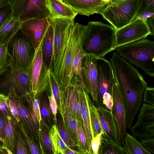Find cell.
<instances>
[{
    "label": "cell",
    "instance_id": "7dc6e473",
    "mask_svg": "<svg viewBox=\"0 0 154 154\" xmlns=\"http://www.w3.org/2000/svg\"><path fill=\"white\" fill-rule=\"evenodd\" d=\"M50 88L51 93L50 95L48 94V98L50 107L54 115L55 123L57 125V106L52 89L50 87Z\"/></svg>",
    "mask_w": 154,
    "mask_h": 154
},
{
    "label": "cell",
    "instance_id": "44dd1931",
    "mask_svg": "<svg viewBox=\"0 0 154 154\" xmlns=\"http://www.w3.org/2000/svg\"><path fill=\"white\" fill-rule=\"evenodd\" d=\"M49 16L46 0H26L19 19L21 21L30 18L41 19Z\"/></svg>",
    "mask_w": 154,
    "mask_h": 154
},
{
    "label": "cell",
    "instance_id": "ee69618b",
    "mask_svg": "<svg viewBox=\"0 0 154 154\" xmlns=\"http://www.w3.org/2000/svg\"><path fill=\"white\" fill-rule=\"evenodd\" d=\"M149 11H154V0H141L137 14Z\"/></svg>",
    "mask_w": 154,
    "mask_h": 154
},
{
    "label": "cell",
    "instance_id": "d6a6232c",
    "mask_svg": "<svg viewBox=\"0 0 154 154\" xmlns=\"http://www.w3.org/2000/svg\"><path fill=\"white\" fill-rule=\"evenodd\" d=\"M39 131L42 154H54L49 131L41 122L39 126Z\"/></svg>",
    "mask_w": 154,
    "mask_h": 154
},
{
    "label": "cell",
    "instance_id": "ba28073f",
    "mask_svg": "<svg viewBox=\"0 0 154 154\" xmlns=\"http://www.w3.org/2000/svg\"><path fill=\"white\" fill-rule=\"evenodd\" d=\"M74 20L66 18L53 19L54 31L53 70L57 77Z\"/></svg>",
    "mask_w": 154,
    "mask_h": 154
},
{
    "label": "cell",
    "instance_id": "30bf717a",
    "mask_svg": "<svg viewBox=\"0 0 154 154\" xmlns=\"http://www.w3.org/2000/svg\"><path fill=\"white\" fill-rule=\"evenodd\" d=\"M146 20L135 18L123 27L116 29V49L121 46L146 39L151 35Z\"/></svg>",
    "mask_w": 154,
    "mask_h": 154
},
{
    "label": "cell",
    "instance_id": "f907efd6",
    "mask_svg": "<svg viewBox=\"0 0 154 154\" xmlns=\"http://www.w3.org/2000/svg\"><path fill=\"white\" fill-rule=\"evenodd\" d=\"M103 103L106 108L111 111L113 104L111 94L108 92L104 94L103 97Z\"/></svg>",
    "mask_w": 154,
    "mask_h": 154
},
{
    "label": "cell",
    "instance_id": "cb8c5ba5",
    "mask_svg": "<svg viewBox=\"0 0 154 154\" xmlns=\"http://www.w3.org/2000/svg\"><path fill=\"white\" fill-rule=\"evenodd\" d=\"M47 90L36 97L38 99L41 119V122L50 131L52 125L55 124L53 112L50 107Z\"/></svg>",
    "mask_w": 154,
    "mask_h": 154
},
{
    "label": "cell",
    "instance_id": "f35d334b",
    "mask_svg": "<svg viewBox=\"0 0 154 154\" xmlns=\"http://www.w3.org/2000/svg\"><path fill=\"white\" fill-rule=\"evenodd\" d=\"M29 152L25 139L17 126L16 132L15 154H28Z\"/></svg>",
    "mask_w": 154,
    "mask_h": 154
},
{
    "label": "cell",
    "instance_id": "d590c367",
    "mask_svg": "<svg viewBox=\"0 0 154 154\" xmlns=\"http://www.w3.org/2000/svg\"><path fill=\"white\" fill-rule=\"evenodd\" d=\"M81 44L78 46L72 62L71 71V78L75 75L78 76L80 80L81 78V69L82 60L87 54L83 50Z\"/></svg>",
    "mask_w": 154,
    "mask_h": 154
},
{
    "label": "cell",
    "instance_id": "ab89813d",
    "mask_svg": "<svg viewBox=\"0 0 154 154\" xmlns=\"http://www.w3.org/2000/svg\"><path fill=\"white\" fill-rule=\"evenodd\" d=\"M9 63L7 44H0V76L8 70Z\"/></svg>",
    "mask_w": 154,
    "mask_h": 154
},
{
    "label": "cell",
    "instance_id": "603a6c76",
    "mask_svg": "<svg viewBox=\"0 0 154 154\" xmlns=\"http://www.w3.org/2000/svg\"><path fill=\"white\" fill-rule=\"evenodd\" d=\"M5 127V136L2 148L15 154L16 132L17 122L11 113L4 114Z\"/></svg>",
    "mask_w": 154,
    "mask_h": 154
},
{
    "label": "cell",
    "instance_id": "52a82bcc",
    "mask_svg": "<svg viewBox=\"0 0 154 154\" xmlns=\"http://www.w3.org/2000/svg\"><path fill=\"white\" fill-rule=\"evenodd\" d=\"M28 77V75L15 69L10 60L8 70L0 76V93L9 97L24 98L27 93L30 92Z\"/></svg>",
    "mask_w": 154,
    "mask_h": 154
},
{
    "label": "cell",
    "instance_id": "4fadbf2b",
    "mask_svg": "<svg viewBox=\"0 0 154 154\" xmlns=\"http://www.w3.org/2000/svg\"><path fill=\"white\" fill-rule=\"evenodd\" d=\"M130 129L131 134L140 140L154 137V106L143 103L137 120Z\"/></svg>",
    "mask_w": 154,
    "mask_h": 154
},
{
    "label": "cell",
    "instance_id": "277c9868",
    "mask_svg": "<svg viewBox=\"0 0 154 154\" xmlns=\"http://www.w3.org/2000/svg\"><path fill=\"white\" fill-rule=\"evenodd\" d=\"M88 26L73 22L71 25L69 37L57 76L61 85L65 87L71 82L72 62L79 45L83 44Z\"/></svg>",
    "mask_w": 154,
    "mask_h": 154
},
{
    "label": "cell",
    "instance_id": "3957f363",
    "mask_svg": "<svg viewBox=\"0 0 154 154\" xmlns=\"http://www.w3.org/2000/svg\"><path fill=\"white\" fill-rule=\"evenodd\" d=\"M117 52L145 73L154 76V42L144 39L117 48Z\"/></svg>",
    "mask_w": 154,
    "mask_h": 154
},
{
    "label": "cell",
    "instance_id": "db71d44e",
    "mask_svg": "<svg viewBox=\"0 0 154 154\" xmlns=\"http://www.w3.org/2000/svg\"><path fill=\"white\" fill-rule=\"evenodd\" d=\"M154 17H151L147 20V22L150 28L151 35H154Z\"/></svg>",
    "mask_w": 154,
    "mask_h": 154
},
{
    "label": "cell",
    "instance_id": "6f0895ef",
    "mask_svg": "<svg viewBox=\"0 0 154 154\" xmlns=\"http://www.w3.org/2000/svg\"><path fill=\"white\" fill-rule=\"evenodd\" d=\"M2 147H0V150L1 149V148H2Z\"/></svg>",
    "mask_w": 154,
    "mask_h": 154
},
{
    "label": "cell",
    "instance_id": "7bdbcfd3",
    "mask_svg": "<svg viewBox=\"0 0 154 154\" xmlns=\"http://www.w3.org/2000/svg\"><path fill=\"white\" fill-rule=\"evenodd\" d=\"M144 103L154 106V88L147 86L143 96Z\"/></svg>",
    "mask_w": 154,
    "mask_h": 154
},
{
    "label": "cell",
    "instance_id": "f5cc1de1",
    "mask_svg": "<svg viewBox=\"0 0 154 154\" xmlns=\"http://www.w3.org/2000/svg\"><path fill=\"white\" fill-rule=\"evenodd\" d=\"M154 17V11H149L143 13L137 14L135 18L147 20L151 17Z\"/></svg>",
    "mask_w": 154,
    "mask_h": 154
},
{
    "label": "cell",
    "instance_id": "7c38bea8",
    "mask_svg": "<svg viewBox=\"0 0 154 154\" xmlns=\"http://www.w3.org/2000/svg\"><path fill=\"white\" fill-rule=\"evenodd\" d=\"M113 104L111 112L116 121L119 133V143H124L127 133L126 104L125 99L115 78L112 88Z\"/></svg>",
    "mask_w": 154,
    "mask_h": 154
},
{
    "label": "cell",
    "instance_id": "9c48e42d",
    "mask_svg": "<svg viewBox=\"0 0 154 154\" xmlns=\"http://www.w3.org/2000/svg\"><path fill=\"white\" fill-rule=\"evenodd\" d=\"M42 45L35 50L29 74V91L35 97L47 90L49 87V69L44 61Z\"/></svg>",
    "mask_w": 154,
    "mask_h": 154
},
{
    "label": "cell",
    "instance_id": "5bb4252c",
    "mask_svg": "<svg viewBox=\"0 0 154 154\" xmlns=\"http://www.w3.org/2000/svg\"><path fill=\"white\" fill-rule=\"evenodd\" d=\"M97 107H104L103 97L106 92L111 94L112 88L115 76L109 61L104 57L98 58L97 61Z\"/></svg>",
    "mask_w": 154,
    "mask_h": 154
},
{
    "label": "cell",
    "instance_id": "4316f807",
    "mask_svg": "<svg viewBox=\"0 0 154 154\" xmlns=\"http://www.w3.org/2000/svg\"><path fill=\"white\" fill-rule=\"evenodd\" d=\"M59 112L66 130L78 147L76 121L72 117L68 109L61 102Z\"/></svg>",
    "mask_w": 154,
    "mask_h": 154
},
{
    "label": "cell",
    "instance_id": "f6af8a7d",
    "mask_svg": "<svg viewBox=\"0 0 154 154\" xmlns=\"http://www.w3.org/2000/svg\"><path fill=\"white\" fill-rule=\"evenodd\" d=\"M12 16V9L11 5H8L0 9V28Z\"/></svg>",
    "mask_w": 154,
    "mask_h": 154
},
{
    "label": "cell",
    "instance_id": "f546056e",
    "mask_svg": "<svg viewBox=\"0 0 154 154\" xmlns=\"http://www.w3.org/2000/svg\"><path fill=\"white\" fill-rule=\"evenodd\" d=\"M88 103L92 138L101 132L104 133V131L100 124L97 107L91 101L89 95L88 97Z\"/></svg>",
    "mask_w": 154,
    "mask_h": 154
},
{
    "label": "cell",
    "instance_id": "11a10c76",
    "mask_svg": "<svg viewBox=\"0 0 154 154\" xmlns=\"http://www.w3.org/2000/svg\"><path fill=\"white\" fill-rule=\"evenodd\" d=\"M11 0H0V9L11 5Z\"/></svg>",
    "mask_w": 154,
    "mask_h": 154
},
{
    "label": "cell",
    "instance_id": "b9f144b4",
    "mask_svg": "<svg viewBox=\"0 0 154 154\" xmlns=\"http://www.w3.org/2000/svg\"><path fill=\"white\" fill-rule=\"evenodd\" d=\"M26 0H11V5L12 16L19 18Z\"/></svg>",
    "mask_w": 154,
    "mask_h": 154
},
{
    "label": "cell",
    "instance_id": "d6986e66",
    "mask_svg": "<svg viewBox=\"0 0 154 154\" xmlns=\"http://www.w3.org/2000/svg\"><path fill=\"white\" fill-rule=\"evenodd\" d=\"M97 108L100 124L105 136L109 140L119 143L117 126L111 111L104 107Z\"/></svg>",
    "mask_w": 154,
    "mask_h": 154
},
{
    "label": "cell",
    "instance_id": "836d02e7",
    "mask_svg": "<svg viewBox=\"0 0 154 154\" xmlns=\"http://www.w3.org/2000/svg\"><path fill=\"white\" fill-rule=\"evenodd\" d=\"M17 124L25 139L30 153L32 154H42L39 143L35 138L28 132L21 121L20 120Z\"/></svg>",
    "mask_w": 154,
    "mask_h": 154
},
{
    "label": "cell",
    "instance_id": "816d5d0a",
    "mask_svg": "<svg viewBox=\"0 0 154 154\" xmlns=\"http://www.w3.org/2000/svg\"><path fill=\"white\" fill-rule=\"evenodd\" d=\"M8 97L0 93V110H2L5 114L11 113L6 104Z\"/></svg>",
    "mask_w": 154,
    "mask_h": 154
},
{
    "label": "cell",
    "instance_id": "8992f818",
    "mask_svg": "<svg viewBox=\"0 0 154 154\" xmlns=\"http://www.w3.org/2000/svg\"><path fill=\"white\" fill-rule=\"evenodd\" d=\"M7 50L14 68L29 75L35 50L20 30L7 44Z\"/></svg>",
    "mask_w": 154,
    "mask_h": 154
},
{
    "label": "cell",
    "instance_id": "484cf974",
    "mask_svg": "<svg viewBox=\"0 0 154 154\" xmlns=\"http://www.w3.org/2000/svg\"><path fill=\"white\" fill-rule=\"evenodd\" d=\"M53 36L54 31L52 24L50 27L45 35L42 45L44 61L48 69H52Z\"/></svg>",
    "mask_w": 154,
    "mask_h": 154
},
{
    "label": "cell",
    "instance_id": "c3c4849f",
    "mask_svg": "<svg viewBox=\"0 0 154 154\" xmlns=\"http://www.w3.org/2000/svg\"><path fill=\"white\" fill-rule=\"evenodd\" d=\"M141 140L140 143L145 149L151 154H154V138H145Z\"/></svg>",
    "mask_w": 154,
    "mask_h": 154
},
{
    "label": "cell",
    "instance_id": "8fae6325",
    "mask_svg": "<svg viewBox=\"0 0 154 154\" xmlns=\"http://www.w3.org/2000/svg\"><path fill=\"white\" fill-rule=\"evenodd\" d=\"M53 19L49 16L45 18H30L20 21V30L36 50L41 45Z\"/></svg>",
    "mask_w": 154,
    "mask_h": 154
},
{
    "label": "cell",
    "instance_id": "74e56055",
    "mask_svg": "<svg viewBox=\"0 0 154 154\" xmlns=\"http://www.w3.org/2000/svg\"><path fill=\"white\" fill-rule=\"evenodd\" d=\"M27 105L33 115L40 125L41 121L38 99L30 92L26 93L25 97Z\"/></svg>",
    "mask_w": 154,
    "mask_h": 154
},
{
    "label": "cell",
    "instance_id": "4dcf8cb0",
    "mask_svg": "<svg viewBox=\"0 0 154 154\" xmlns=\"http://www.w3.org/2000/svg\"><path fill=\"white\" fill-rule=\"evenodd\" d=\"M98 154H125L121 144L108 140L103 135Z\"/></svg>",
    "mask_w": 154,
    "mask_h": 154
},
{
    "label": "cell",
    "instance_id": "2e32d148",
    "mask_svg": "<svg viewBox=\"0 0 154 154\" xmlns=\"http://www.w3.org/2000/svg\"><path fill=\"white\" fill-rule=\"evenodd\" d=\"M77 76H74L67 86H61L60 101L68 109L72 117L75 121L83 122L80 108L79 94L76 83Z\"/></svg>",
    "mask_w": 154,
    "mask_h": 154
},
{
    "label": "cell",
    "instance_id": "d4e9b609",
    "mask_svg": "<svg viewBox=\"0 0 154 154\" xmlns=\"http://www.w3.org/2000/svg\"><path fill=\"white\" fill-rule=\"evenodd\" d=\"M20 29V20L11 16L0 28V44H8Z\"/></svg>",
    "mask_w": 154,
    "mask_h": 154
},
{
    "label": "cell",
    "instance_id": "ac0fdd59",
    "mask_svg": "<svg viewBox=\"0 0 154 154\" xmlns=\"http://www.w3.org/2000/svg\"><path fill=\"white\" fill-rule=\"evenodd\" d=\"M76 83L79 96L80 112L88 144L92 154H93L91 146L92 140V130L88 103V97L89 94L81 84L78 76H77Z\"/></svg>",
    "mask_w": 154,
    "mask_h": 154
},
{
    "label": "cell",
    "instance_id": "bcb514c9",
    "mask_svg": "<svg viewBox=\"0 0 154 154\" xmlns=\"http://www.w3.org/2000/svg\"><path fill=\"white\" fill-rule=\"evenodd\" d=\"M103 135H105L104 133L102 132L92 138L91 146L93 154H98L102 138Z\"/></svg>",
    "mask_w": 154,
    "mask_h": 154
},
{
    "label": "cell",
    "instance_id": "9a60e30c",
    "mask_svg": "<svg viewBox=\"0 0 154 154\" xmlns=\"http://www.w3.org/2000/svg\"><path fill=\"white\" fill-rule=\"evenodd\" d=\"M98 58L87 54L82 59L81 64V84L91 96L94 102L97 101V70Z\"/></svg>",
    "mask_w": 154,
    "mask_h": 154
},
{
    "label": "cell",
    "instance_id": "60d3db41",
    "mask_svg": "<svg viewBox=\"0 0 154 154\" xmlns=\"http://www.w3.org/2000/svg\"><path fill=\"white\" fill-rule=\"evenodd\" d=\"M6 104L11 114L16 121L17 124L20 121V119L18 111L17 99L8 97Z\"/></svg>",
    "mask_w": 154,
    "mask_h": 154
},
{
    "label": "cell",
    "instance_id": "e575fe53",
    "mask_svg": "<svg viewBox=\"0 0 154 154\" xmlns=\"http://www.w3.org/2000/svg\"><path fill=\"white\" fill-rule=\"evenodd\" d=\"M57 125L60 135L66 146L71 149L79 152L78 147L65 127L61 114L59 115L57 119Z\"/></svg>",
    "mask_w": 154,
    "mask_h": 154
},
{
    "label": "cell",
    "instance_id": "6da1fadb",
    "mask_svg": "<svg viewBox=\"0 0 154 154\" xmlns=\"http://www.w3.org/2000/svg\"><path fill=\"white\" fill-rule=\"evenodd\" d=\"M114 76L125 99L127 127L130 129L141 104L147 83L138 70L133 67L121 68L116 72Z\"/></svg>",
    "mask_w": 154,
    "mask_h": 154
},
{
    "label": "cell",
    "instance_id": "ffe728a7",
    "mask_svg": "<svg viewBox=\"0 0 154 154\" xmlns=\"http://www.w3.org/2000/svg\"><path fill=\"white\" fill-rule=\"evenodd\" d=\"M23 98H17L20 120L28 132L35 138L40 146V125L35 118L28 105L27 106L25 104Z\"/></svg>",
    "mask_w": 154,
    "mask_h": 154
},
{
    "label": "cell",
    "instance_id": "7402d4cb",
    "mask_svg": "<svg viewBox=\"0 0 154 154\" xmlns=\"http://www.w3.org/2000/svg\"><path fill=\"white\" fill-rule=\"evenodd\" d=\"M46 7L52 19L66 18L74 20L77 15L61 0H46Z\"/></svg>",
    "mask_w": 154,
    "mask_h": 154
},
{
    "label": "cell",
    "instance_id": "5b68a950",
    "mask_svg": "<svg viewBox=\"0 0 154 154\" xmlns=\"http://www.w3.org/2000/svg\"><path fill=\"white\" fill-rule=\"evenodd\" d=\"M141 0H111L101 14L116 29H120L135 19Z\"/></svg>",
    "mask_w": 154,
    "mask_h": 154
},
{
    "label": "cell",
    "instance_id": "8d00e7d4",
    "mask_svg": "<svg viewBox=\"0 0 154 154\" xmlns=\"http://www.w3.org/2000/svg\"><path fill=\"white\" fill-rule=\"evenodd\" d=\"M48 73L49 86L52 89L57 104V109L60 111V87L62 85L52 68L49 69Z\"/></svg>",
    "mask_w": 154,
    "mask_h": 154
},
{
    "label": "cell",
    "instance_id": "e0dca14e",
    "mask_svg": "<svg viewBox=\"0 0 154 154\" xmlns=\"http://www.w3.org/2000/svg\"><path fill=\"white\" fill-rule=\"evenodd\" d=\"M77 14L87 16L101 13L109 2L102 0H61Z\"/></svg>",
    "mask_w": 154,
    "mask_h": 154
},
{
    "label": "cell",
    "instance_id": "7a4b0ae2",
    "mask_svg": "<svg viewBox=\"0 0 154 154\" xmlns=\"http://www.w3.org/2000/svg\"><path fill=\"white\" fill-rule=\"evenodd\" d=\"M82 48L87 54L97 58L104 57L116 49V29L101 22H89Z\"/></svg>",
    "mask_w": 154,
    "mask_h": 154
},
{
    "label": "cell",
    "instance_id": "681fc988",
    "mask_svg": "<svg viewBox=\"0 0 154 154\" xmlns=\"http://www.w3.org/2000/svg\"><path fill=\"white\" fill-rule=\"evenodd\" d=\"M5 127V119L3 111L0 110V146L2 147L4 141Z\"/></svg>",
    "mask_w": 154,
    "mask_h": 154
},
{
    "label": "cell",
    "instance_id": "83f0119b",
    "mask_svg": "<svg viewBox=\"0 0 154 154\" xmlns=\"http://www.w3.org/2000/svg\"><path fill=\"white\" fill-rule=\"evenodd\" d=\"M123 145L125 154H151L134 136L128 133L125 137Z\"/></svg>",
    "mask_w": 154,
    "mask_h": 154
},
{
    "label": "cell",
    "instance_id": "f1b7e54d",
    "mask_svg": "<svg viewBox=\"0 0 154 154\" xmlns=\"http://www.w3.org/2000/svg\"><path fill=\"white\" fill-rule=\"evenodd\" d=\"M49 133L54 154H64L65 151L69 148L60 137L56 124L52 125Z\"/></svg>",
    "mask_w": 154,
    "mask_h": 154
},
{
    "label": "cell",
    "instance_id": "9f6ffc18",
    "mask_svg": "<svg viewBox=\"0 0 154 154\" xmlns=\"http://www.w3.org/2000/svg\"><path fill=\"white\" fill-rule=\"evenodd\" d=\"M79 154L80 152L78 151L69 148L67 149L65 152L64 154Z\"/></svg>",
    "mask_w": 154,
    "mask_h": 154
},
{
    "label": "cell",
    "instance_id": "1f68e13d",
    "mask_svg": "<svg viewBox=\"0 0 154 154\" xmlns=\"http://www.w3.org/2000/svg\"><path fill=\"white\" fill-rule=\"evenodd\" d=\"M76 121L77 137L80 154H92L86 135L83 122L80 121Z\"/></svg>",
    "mask_w": 154,
    "mask_h": 154
}]
</instances>
